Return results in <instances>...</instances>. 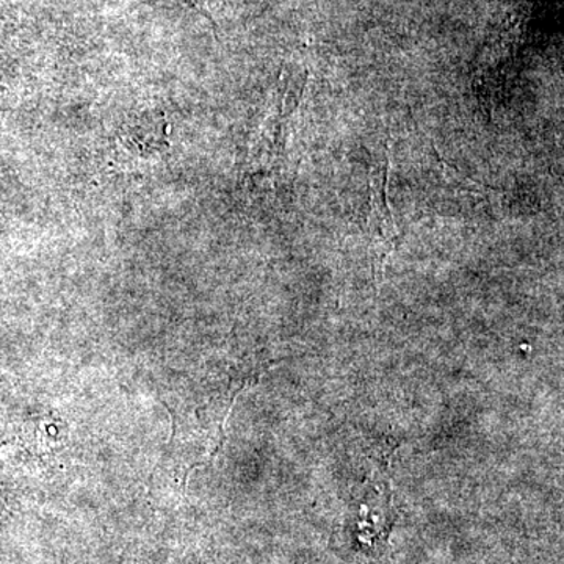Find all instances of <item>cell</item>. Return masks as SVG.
Returning <instances> with one entry per match:
<instances>
[{
  "label": "cell",
  "instance_id": "6da1fadb",
  "mask_svg": "<svg viewBox=\"0 0 564 564\" xmlns=\"http://www.w3.org/2000/svg\"><path fill=\"white\" fill-rule=\"evenodd\" d=\"M389 154L381 165L372 170L370 177V234L373 237V248L377 259L383 262L388 252L395 247L397 231L388 198H386V184H388Z\"/></svg>",
  "mask_w": 564,
  "mask_h": 564
},
{
  "label": "cell",
  "instance_id": "7a4b0ae2",
  "mask_svg": "<svg viewBox=\"0 0 564 564\" xmlns=\"http://www.w3.org/2000/svg\"><path fill=\"white\" fill-rule=\"evenodd\" d=\"M441 165H443L445 180H447L448 184L459 188V191L477 196H485L486 193L491 192L488 187H485V185L478 184L477 181L464 176L463 173L456 172V170L452 169V166L448 165L447 162H444L443 159H441Z\"/></svg>",
  "mask_w": 564,
  "mask_h": 564
}]
</instances>
